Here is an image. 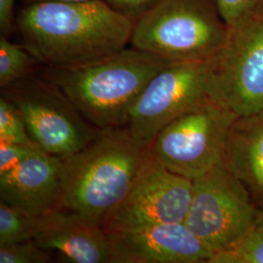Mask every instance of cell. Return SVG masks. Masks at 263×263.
Instances as JSON below:
<instances>
[{"label": "cell", "mask_w": 263, "mask_h": 263, "mask_svg": "<svg viewBox=\"0 0 263 263\" xmlns=\"http://www.w3.org/2000/svg\"><path fill=\"white\" fill-rule=\"evenodd\" d=\"M211 64V102L238 117L263 111V13L229 28Z\"/></svg>", "instance_id": "ba28073f"}, {"label": "cell", "mask_w": 263, "mask_h": 263, "mask_svg": "<svg viewBox=\"0 0 263 263\" xmlns=\"http://www.w3.org/2000/svg\"><path fill=\"white\" fill-rule=\"evenodd\" d=\"M42 216L0 203V246L34 239L41 226Z\"/></svg>", "instance_id": "2e32d148"}, {"label": "cell", "mask_w": 263, "mask_h": 263, "mask_svg": "<svg viewBox=\"0 0 263 263\" xmlns=\"http://www.w3.org/2000/svg\"><path fill=\"white\" fill-rule=\"evenodd\" d=\"M123 16L136 22L160 0H104Z\"/></svg>", "instance_id": "7402d4cb"}, {"label": "cell", "mask_w": 263, "mask_h": 263, "mask_svg": "<svg viewBox=\"0 0 263 263\" xmlns=\"http://www.w3.org/2000/svg\"><path fill=\"white\" fill-rule=\"evenodd\" d=\"M193 181L175 174L152 154L129 194L104 224L105 231L184 222Z\"/></svg>", "instance_id": "30bf717a"}, {"label": "cell", "mask_w": 263, "mask_h": 263, "mask_svg": "<svg viewBox=\"0 0 263 263\" xmlns=\"http://www.w3.org/2000/svg\"><path fill=\"white\" fill-rule=\"evenodd\" d=\"M64 160L38 147L16 169L0 177V203L42 216L60 210Z\"/></svg>", "instance_id": "7c38bea8"}, {"label": "cell", "mask_w": 263, "mask_h": 263, "mask_svg": "<svg viewBox=\"0 0 263 263\" xmlns=\"http://www.w3.org/2000/svg\"><path fill=\"white\" fill-rule=\"evenodd\" d=\"M229 28H236L263 13V0H215Z\"/></svg>", "instance_id": "d6986e66"}, {"label": "cell", "mask_w": 263, "mask_h": 263, "mask_svg": "<svg viewBox=\"0 0 263 263\" xmlns=\"http://www.w3.org/2000/svg\"><path fill=\"white\" fill-rule=\"evenodd\" d=\"M38 63L25 46L15 44L6 35L0 36V87L4 89L33 74Z\"/></svg>", "instance_id": "9a60e30c"}, {"label": "cell", "mask_w": 263, "mask_h": 263, "mask_svg": "<svg viewBox=\"0 0 263 263\" xmlns=\"http://www.w3.org/2000/svg\"><path fill=\"white\" fill-rule=\"evenodd\" d=\"M38 147L35 143H9L0 141V177L16 169Z\"/></svg>", "instance_id": "44dd1931"}, {"label": "cell", "mask_w": 263, "mask_h": 263, "mask_svg": "<svg viewBox=\"0 0 263 263\" xmlns=\"http://www.w3.org/2000/svg\"><path fill=\"white\" fill-rule=\"evenodd\" d=\"M33 240L48 252H59L67 262L111 263V247L104 227L65 210L43 215Z\"/></svg>", "instance_id": "4fadbf2b"}, {"label": "cell", "mask_w": 263, "mask_h": 263, "mask_svg": "<svg viewBox=\"0 0 263 263\" xmlns=\"http://www.w3.org/2000/svg\"><path fill=\"white\" fill-rule=\"evenodd\" d=\"M1 96L19 109L31 141L57 157L83 149L102 132L45 76H28L1 89Z\"/></svg>", "instance_id": "5b68a950"}, {"label": "cell", "mask_w": 263, "mask_h": 263, "mask_svg": "<svg viewBox=\"0 0 263 263\" xmlns=\"http://www.w3.org/2000/svg\"><path fill=\"white\" fill-rule=\"evenodd\" d=\"M135 22L104 0L26 4L15 17L24 46L50 68L85 66L128 47Z\"/></svg>", "instance_id": "6da1fadb"}, {"label": "cell", "mask_w": 263, "mask_h": 263, "mask_svg": "<svg viewBox=\"0 0 263 263\" xmlns=\"http://www.w3.org/2000/svg\"><path fill=\"white\" fill-rule=\"evenodd\" d=\"M229 28L215 0H160L135 22L130 46L169 63L216 56Z\"/></svg>", "instance_id": "277c9868"}, {"label": "cell", "mask_w": 263, "mask_h": 263, "mask_svg": "<svg viewBox=\"0 0 263 263\" xmlns=\"http://www.w3.org/2000/svg\"><path fill=\"white\" fill-rule=\"evenodd\" d=\"M111 263L209 262L213 253L184 222L106 231Z\"/></svg>", "instance_id": "8fae6325"}, {"label": "cell", "mask_w": 263, "mask_h": 263, "mask_svg": "<svg viewBox=\"0 0 263 263\" xmlns=\"http://www.w3.org/2000/svg\"><path fill=\"white\" fill-rule=\"evenodd\" d=\"M209 263H263V212L237 244L214 254Z\"/></svg>", "instance_id": "e0dca14e"}, {"label": "cell", "mask_w": 263, "mask_h": 263, "mask_svg": "<svg viewBox=\"0 0 263 263\" xmlns=\"http://www.w3.org/2000/svg\"><path fill=\"white\" fill-rule=\"evenodd\" d=\"M192 181L185 226L214 254L232 248L260 214L254 199L223 161Z\"/></svg>", "instance_id": "8992f818"}, {"label": "cell", "mask_w": 263, "mask_h": 263, "mask_svg": "<svg viewBox=\"0 0 263 263\" xmlns=\"http://www.w3.org/2000/svg\"><path fill=\"white\" fill-rule=\"evenodd\" d=\"M212 60V59H211ZM211 60L170 63L154 76L132 106L123 129L149 146L165 126L209 99Z\"/></svg>", "instance_id": "9c48e42d"}, {"label": "cell", "mask_w": 263, "mask_h": 263, "mask_svg": "<svg viewBox=\"0 0 263 263\" xmlns=\"http://www.w3.org/2000/svg\"><path fill=\"white\" fill-rule=\"evenodd\" d=\"M26 4L36 3V2H46V1H90V0H23Z\"/></svg>", "instance_id": "cb8c5ba5"}, {"label": "cell", "mask_w": 263, "mask_h": 263, "mask_svg": "<svg viewBox=\"0 0 263 263\" xmlns=\"http://www.w3.org/2000/svg\"><path fill=\"white\" fill-rule=\"evenodd\" d=\"M237 117L207 101L165 126L151 141V154L171 172L197 179L223 161L227 135Z\"/></svg>", "instance_id": "52a82bcc"}, {"label": "cell", "mask_w": 263, "mask_h": 263, "mask_svg": "<svg viewBox=\"0 0 263 263\" xmlns=\"http://www.w3.org/2000/svg\"><path fill=\"white\" fill-rule=\"evenodd\" d=\"M151 156L149 146L125 129L102 130L83 149L64 160L60 210L104 227L129 194Z\"/></svg>", "instance_id": "7a4b0ae2"}, {"label": "cell", "mask_w": 263, "mask_h": 263, "mask_svg": "<svg viewBox=\"0 0 263 263\" xmlns=\"http://www.w3.org/2000/svg\"><path fill=\"white\" fill-rule=\"evenodd\" d=\"M48 251L39 247L33 239L0 246V263H47Z\"/></svg>", "instance_id": "ffe728a7"}, {"label": "cell", "mask_w": 263, "mask_h": 263, "mask_svg": "<svg viewBox=\"0 0 263 263\" xmlns=\"http://www.w3.org/2000/svg\"><path fill=\"white\" fill-rule=\"evenodd\" d=\"M223 163L254 201L263 203V111L239 116L232 123Z\"/></svg>", "instance_id": "5bb4252c"}, {"label": "cell", "mask_w": 263, "mask_h": 263, "mask_svg": "<svg viewBox=\"0 0 263 263\" xmlns=\"http://www.w3.org/2000/svg\"><path fill=\"white\" fill-rule=\"evenodd\" d=\"M0 141L34 143L28 135L27 125L19 109L3 96L0 97Z\"/></svg>", "instance_id": "ac0fdd59"}, {"label": "cell", "mask_w": 263, "mask_h": 263, "mask_svg": "<svg viewBox=\"0 0 263 263\" xmlns=\"http://www.w3.org/2000/svg\"><path fill=\"white\" fill-rule=\"evenodd\" d=\"M169 62L128 46L94 63L50 68L44 76L100 130L124 128L143 89Z\"/></svg>", "instance_id": "3957f363"}, {"label": "cell", "mask_w": 263, "mask_h": 263, "mask_svg": "<svg viewBox=\"0 0 263 263\" xmlns=\"http://www.w3.org/2000/svg\"><path fill=\"white\" fill-rule=\"evenodd\" d=\"M15 2L16 0H0V31L6 35L15 27Z\"/></svg>", "instance_id": "603a6c76"}]
</instances>
